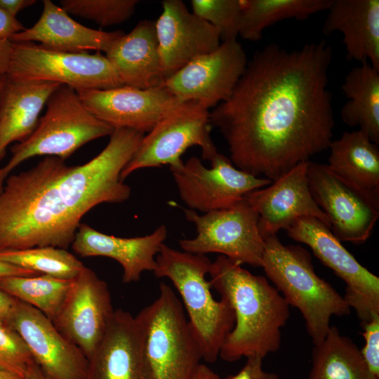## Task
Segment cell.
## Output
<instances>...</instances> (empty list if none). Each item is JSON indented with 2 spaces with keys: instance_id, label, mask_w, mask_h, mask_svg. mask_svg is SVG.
<instances>
[{
  "instance_id": "ba28073f",
  "label": "cell",
  "mask_w": 379,
  "mask_h": 379,
  "mask_svg": "<svg viewBox=\"0 0 379 379\" xmlns=\"http://www.w3.org/2000/svg\"><path fill=\"white\" fill-rule=\"evenodd\" d=\"M6 76L19 81L56 82L77 92L122 86L111 62L99 52L57 51L33 42H12Z\"/></svg>"
},
{
  "instance_id": "60d3db41",
  "label": "cell",
  "mask_w": 379,
  "mask_h": 379,
  "mask_svg": "<svg viewBox=\"0 0 379 379\" xmlns=\"http://www.w3.org/2000/svg\"><path fill=\"white\" fill-rule=\"evenodd\" d=\"M12 42L10 40L0 41V76L6 75L11 60Z\"/></svg>"
},
{
  "instance_id": "8992f818",
  "label": "cell",
  "mask_w": 379,
  "mask_h": 379,
  "mask_svg": "<svg viewBox=\"0 0 379 379\" xmlns=\"http://www.w3.org/2000/svg\"><path fill=\"white\" fill-rule=\"evenodd\" d=\"M46 105L34 131L12 147L9 161L0 168V191L12 171L28 159L46 155L65 160L84 145L114 130L91 114L67 86L57 88Z\"/></svg>"
},
{
  "instance_id": "603a6c76",
  "label": "cell",
  "mask_w": 379,
  "mask_h": 379,
  "mask_svg": "<svg viewBox=\"0 0 379 379\" xmlns=\"http://www.w3.org/2000/svg\"><path fill=\"white\" fill-rule=\"evenodd\" d=\"M122 86L147 89L163 86L155 22L140 21L127 34L116 39L105 52Z\"/></svg>"
},
{
  "instance_id": "ee69618b",
  "label": "cell",
  "mask_w": 379,
  "mask_h": 379,
  "mask_svg": "<svg viewBox=\"0 0 379 379\" xmlns=\"http://www.w3.org/2000/svg\"><path fill=\"white\" fill-rule=\"evenodd\" d=\"M0 379H23L17 374L0 370Z\"/></svg>"
},
{
  "instance_id": "9c48e42d",
  "label": "cell",
  "mask_w": 379,
  "mask_h": 379,
  "mask_svg": "<svg viewBox=\"0 0 379 379\" xmlns=\"http://www.w3.org/2000/svg\"><path fill=\"white\" fill-rule=\"evenodd\" d=\"M197 235L179 241L183 251L217 253L241 265L261 267L265 239L258 227V216L245 197L230 207L199 214L185 208Z\"/></svg>"
},
{
  "instance_id": "4316f807",
  "label": "cell",
  "mask_w": 379,
  "mask_h": 379,
  "mask_svg": "<svg viewBox=\"0 0 379 379\" xmlns=\"http://www.w3.org/2000/svg\"><path fill=\"white\" fill-rule=\"evenodd\" d=\"M342 90L347 98L340 111L343 123L359 126L372 142L379 143V70L366 62L352 68Z\"/></svg>"
},
{
  "instance_id": "44dd1931",
  "label": "cell",
  "mask_w": 379,
  "mask_h": 379,
  "mask_svg": "<svg viewBox=\"0 0 379 379\" xmlns=\"http://www.w3.org/2000/svg\"><path fill=\"white\" fill-rule=\"evenodd\" d=\"M167 236L164 225L145 236L123 238L81 223L72 247L81 257L103 256L115 260L123 268V281L131 283L139 281L144 272L154 270L156 257Z\"/></svg>"
},
{
  "instance_id": "4dcf8cb0",
  "label": "cell",
  "mask_w": 379,
  "mask_h": 379,
  "mask_svg": "<svg viewBox=\"0 0 379 379\" xmlns=\"http://www.w3.org/2000/svg\"><path fill=\"white\" fill-rule=\"evenodd\" d=\"M0 260L39 274L73 279L85 267L66 249L43 246L0 251Z\"/></svg>"
},
{
  "instance_id": "ac0fdd59",
  "label": "cell",
  "mask_w": 379,
  "mask_h": 379,
  "mask_svg": "<svg viewBox=\"0 0 379 379\" xmlns=\"http://www.w3.org/2000/svg\"><path fill=\"white\" fill-rule=\"evenodd\" d=\"M308 161L300 163L268 187L245 197L258 214V227L264 239L305 217L317 218L331 228L328 217L311 194L307 174Z\"/></svg>"
},
{
  "instance_id": "836d02e7",
  "label": "cell",
  "mask_w": 379,
  "mask_h": 379,
  "mask_svg": "<svg viewBox=\"0 0 379 379\" xmlns=\"http://www.w3.org/2000/svg\"><path fill=\"white\" fill-rule=\"evenodd\" d=\"M34 362L20 335L13 328L0 325V370L23 377Z\"/></svg>"
},
{
  "instance_id": "484cf974",
  "label": "cell",
  "mask_w": 379,
  "mask_h": 379,
  "mask_svg": "<svg viewBox=\"0 0 379 379\" xmlns=\"http://www.w3.org/2000/svg\"><path fill=\"white\" fill-rule=\"evenodd\" d=\"M328 149V168L365 194L379 199V149L362 131L345 132Z\"/></svg>"
},
{
  "instance_id": "d6a6232c",
  "label": "cell",
  "mask_w": 379,
  "mask_h": 379,
  "mask_svg": "<svg viewBox=\"0 0 379 379\" xmlns=\"http://www.w3.org/2000/svg\"><path fill=\"white\" fill-rule=\"evenodd\" d=\"M193 13L212 25L222 42L237 40L241 18L240 0H192Z\"/></svg>"
},
{
  "instance_id": "7bdbcfd3",
  "label": "cell",
  "mask_w": 379,
  "mask_h": 379,
  "mask_svg": "<svg viewBox=\"0 0 379 379\" xmlns=\"http://www.w3.org/2000/svg\"><path fill=\"white\" fill-rule=\"evenodd\" d=\"M23 379H48L37 364L34 362L27 369Z\"/></svg>"
},
{
  "instance_id": "d4e9b609",
  "label": "cell",
  "mask_w": 379,
  "mask_h": 379,
  "mask_svg": "<svg viewBox=\"0 0 379 379\" xmlns=\"http://www.w3.org/2000/svg\"><path fill=\"white\" fill-rule=\"evenodd\" d=\"M62 84L19 81L4 76L0 90V161L12 142H22L36 128L51 95Z\"/></svg>"
},
{
  "instance_id": "52a82bcc",
  "label": "cell",
  "mask_w": 379,
  "mask_h": 379,
  "mask_svg": "<svg viewBox=\"0 0 379 379\" xmlns=\"http://www.w3.org/2000/svg\"><path fill=\"white\" fill-rule=\"evenodd\" d=\"M138 315L145 328V353L153 379H190L202 354L171 287L161 282L158 297Z\"/></svg>"
},
{
  "instance_id": "f1b7e54d",
  "label": "cell",
  "mask_w": 379,
  "mask_h": 379,
  "mask_svg": "<svg viewBox=\"0 0 379 379\" xmlns=\"http://www.w3.org/2000/svg\"><path fill=\"white\" fill-rule=\"evenodd\" d=\"M332 0H240L241 18L238 35L258 41L263 31L283 20L307 19L327 11Z\"/></svg>"
},
{
  "instance_id": "b9f144b4",
  "label": "cell",
  "mask_w": 379,
  "mask_h": 379,
  "mask_svg": "<svg viewBox=\"0 0 379 379\" xmlns=\"http://www.w3.org/2000/svg\"><path fill=\"white\" fill-rule=\"evenodd\" d=\"M190 379H220L212 369L204 364H199L193 372Z\"/></svg>"
},
{
  "instance_id": "1f68e13d",
  "label": "cell",
  "mask_w": 379,
  "mask_h": 379,
  "mask_svg": "<svg viewBox=\"0 0 379 379\" xmlns=\"http://www.w3.org/2000/svg\"><path fill=\"white\" fill-rule=\"evenodd\" d=\"M138 0H62V8L74 15L93 20L102 27L128 20Z\"/></svg>"
},
{
  "instance_id": "cb8c5ba5",
  "label": "cell",
  "mask_w": 379,
  "mask_h": 379,
  "mask_svg": "<svg viewBox=\"0 0 379 379\" xmlns=\"http://www.w3.org/2000/svg\"><path fill=\"white\" fill-rule=\"evenodd\" d=\"M324 34L343 36L347 58L379 70V0H332Z\"/></svg>"
},
{
  "instance_id": "7a4b0ae2",
  "label": "cell",
  "mask_w": 379,
  "mask_h": 379,
  "mask_svg": "<svg viewBox=\"0 0 379 379\" xmlns=\"http://www.w3.org/2000/svg\"><path fill=\"white\" fill-rule=\"evenodd\" d=\"M144 135L115 128L107 146L84 164L69 166L46 157L32 168L10 175L0 191V251L67 249L90 210L130 197L131 187L121 173Z\"/></svg>"
},
{
  "instance_id": "2e32d148",
  "label": "cell",
  "mask_w": 379,
  "mask_h": 379,
  "mask_svg": "<svg viewBox=\"0 0 379 379\" xmlns=\"http://www.w3.org/2000/svg\"><path fill=\"white\" fill-rule=\"evenodd\" d=\"M11 328L22 338L48 379H86V357L39 310L16 299Z\"/></svg>"
},
{
  "instance_id": "5b68a950",
  "label": "cell",
  "mask_w": 379,
  "mask_h": 379,
  "mask_svg": "<svg viewBox=\"0 0 379 379\" xmlns=\"http://www.w3.org/2000/svg\"><path fill=\"white\" fill-rule=\"evenodd\" d=\"M211 261L203 254L172 248L164 244L156 257L153 272L171 280L179 293L188 323L208 363L215 362L234 325V311L228 301L215 300L206 276Z\"/></svg>"
},
{
  "instance_id": "e575fe53",
  "label": "cell",
  "mask_w": 379,
  "mask_h": 379,
  "mask_svg": "<svg viewBox=\"0 0 379 379\" xmlns=\"http://www.w3.org/2000/svg\"><path fill=\"white\" fill-rule=\"evenodd\" d=\"M361 326L364 339L361 354L371 371L379 378V316Z\"/></svg>"
},
{
  "instance_id": "f6af8a7d",
  "label": "cell",
  "mask_w": 379,
  "mask_h": 379,
  "mask_svg": "<svg viewBox=\"0 0 379 379\" xmlns=\"http://www.w3.org/2000/svg\"><path fill=\"white\" fill-rule=\"evenodd\" d=\"M4 76H0V90H1V84H2Z\"/></svg>"
},
{
  "instance_id": "7402d4cb",
  "label": "cell",
  "mask_w": 379,
  "mask_h": 379,
  "mask_svg": "<svg viewBox=\"0 0 379 379\" xmlns=\"http://www.w3.org/2000/svg\"><path fill=\"white\" fill-rule=\"evenodd\" d=\"M122 31L104 32L88 28L69 17L68 13L50 0L43 1L38 21L30 28L15 34L12 42H40L51 50L79 53L91 50L104 51L124 35Z\"/></svg>"
},
{
  "instance_id": "8fae6325",
  "label": "cell",
  "mask_w": 379,
  "mask_h": 379,
  "mask_svg": "<svg viewBox=\"0 0 379 379\" xmlns=\"http://www.w3.org/2000/svg\"><path fill=\"white\" fill-rule=\"evenodd\" d=\"M289 237L307 245L316 257L345 283L344 299L361 324L379 316V278L343 246L331 228L312 217L302 218L286 230Z\"/></svg>"
},
{
  "instance_id": "ab89813d",
  "label": "cell",
  "mask_w": 379,
  "mask_h": 379,
  "mask_svg": "<svg viewBox=\"0 0 379 379\" xmlns=\"http://www.w3.org/2000/svg\"><path fill=\"white\" fill-rule=\"evenodd\" d=\"M35 3V0H0V7L15 17L20 11Z\"/></svg>"
},
{
  "instance_id": "8d00e7d4",
  "label": "cell",
  "mask_w": 379,
  "mask_h": 379,
  "mask_svg": "<svg viewBox=\"0 0 379 379\" xmlns=\"http://www.w3.org/2000/svg\"><path fill=\"white\" fill-rule=\"evenodd\" d=\"M26 28L15 17L0 7V41L10 39Z\"/></svg>"
},
{
  "instance_id": "d590c367",
  "label": "cell",
  "mask_w": 379,
  "mask_h": 379,
  "mask_svg": "<svg viewBox=\"0 0 379 379\" xmlns=\"http://www.w3.org/2000/svg\"><path fill=\"white\" fill-rule=\"evenodd\" d=\"M263 359L257 354L247 357L244 366L237 373L228 375L224 379H278L279 376L276 373L263 370Z\"/></svg>"
},
{
  "instance_id": "f35d334b",
  "label": "cell",
  "mask_w": 379,
  "mask_h": 379,
  "mask_svg": "<svg viewBox=\"0 0 379 379\" xmlns=\"http://www.w3.org/2000/svg\"><path fill=\"white\" fill-rule=\"evenodd\" d=\"M39 274L0 260V279L13 276H34Z\"/></svg>"
},
{
  "instance_id": "9a60e30c",
  "label": "cell",
  "mask_w": 379,
  "mask_h": 379,
  "mask_svg": "<svg viewBox=\"0 0 379 379\" xmlns=\"http://www.w3.org/2000/svg\"><path fill=\"white\" fill-rule=\"evenodd\" d=\"M114 312L107 283L85 266L73 279L53 323L88 360L105 334Z\"/></svg>"
},
{
  "instance_id": "277c9868",
  "label": "cell",
  "mask_w": 379,
  "mask_h": 379,
  "mask_svg": "<svg viewBox=\"0 0 379 379\" xmlns=\"http://www.w3.org/2000/svg\"><path fill=\"white\" fill-rule=\"evenodd\" d=\"M261 267L288 305L300 312L314 345L326 335L333 316L350 314L344 297L317 274L301 246L285 245L277 234L265 238Z\"/></svg>"
},
{
  "instance_id": "3957f363",
  "label": "cell",
  "mask_w": 379,
  "mask_h": 379,
  "mask_svg": "<svg viewBox=\"0 0 379 379\" xmlns=\"http://www.w3.org/2000/svg\"><path fill=\"white\" fill-rule=\"evenodd\" d=\"M241 265L219 255L208 272L211 288L228 301L234 314V327L219 355L228 362L254 354L264 358L277 351L290 316V306L268 279Z\"/></svg>"
},
{
  "instance_id": "5bb4252c",
  "label": "cell",
  "mask_w": 379,
  "mask_h": 379,
  "mask_svg": "<svg viewBox=\"0 0 379 379\" xmlns=\"http://www.w3.org/2000/svg\"><path fill=\"white\" fill-rule=\"evenodd\" d=\"M248 61L237 40L224 41L167 78L164 86L180 102L194 101L208 109L231 95Z\"/></svg>"
},
{
  "instance_id": "6da1fadb",
  "label": "cell",
  "mask_w": 379,
  "mask_h": 379,
  "mask_svg": "<svg viewBox=\"0 0 379 379\" xmlns=\"http://www.w3.org/2000/svg\"><path fill=\"white\" fill-rule=\"evenodd\" d=\"M332 58L324 40L293 50L273 43L253 55L231 95L209 115L234 166L273 181L328 149Z\"/></svg>"
},
{
  "instance_id": "30bf717a",
  "label": "cell",
  "mask_w": 379,
  "mask_h": 379,
  "mask_svg": "<svg viewBox=\"0 0 379 379\" xmlns=\"http://www.w3.org/2000/svg\"><path fill=\"white\" fill-rule=\"evenodd\" d=\"M210 112L194 101L180 103L145 135L137 151L123 169V180L137 170L168 165L180 166L181 156L190 147L201 149L204 159L218 152L211 135Z\"/></svg>"
},
{
  "instance_id": "4fadbf2b",
  "label": "cell",
  "mask_w": 379,
  "mask_h": 379,
  "mask_svg": "<svg viewBox=\"0 0 379 379\" xmlns=\"http://www.w3.org/2000/svg\"><path fill=\"white\" fill-rule=\"evenodd\" d=\"M307 174L311 194L336 238L357 244L365 242L379 218V199L347 182L326 164L309 161Z\"/></svg>"
},
{
  "instance_id": "83f0119b",
  "label": "cell",
  "mask_w": 379,
  "mask_h": 379,
  "mask_svg": "<svg viewBox=\"0 0 379 379\" xmlns=\"http://www.w3.org/2000/svg\"><path fill=\"white\" fill-rule=\"evenodd\" d=\"M308 379H379L369 369L360 349L338 328L331 326L314 345Z\"/></svg>"
},
{
  "instance_id": "74e56055",
  "label": "cell",
  "mask_w": 379,
  "mask_h": 379,
  "mask_svg": "<svg viewBox=\"0 0 379 379\" xmlns=\"http://www.w3.org/2000/svg\"><path fill=\"white\" fill-rule=\"evenodd\" d=\"M16 299L0 288V325L11 328Z\"/></svg>"
},
{
  "instance_id": "ffe728a7",
  "label": "cell",
  "mask_w": 379,
  "mask_h": 379,
  "mask_svg": "<svg viewBox=\"0 0 379 379\" xmlns=\"http://www.w3.org/2000/svg\"><path fill=\"white\" fill-rule=\"evenodd\" d=\"M155 22L158 51L166 79L198 56L220 44L218 31L209 22L190 13L181 0H165Z\"/></svg>"
},
{
  "instance_id": "f546056e",
  "label": "cell",
  "mask_w": 379,
  "mask_h": 379,
  "mask_svg": "<svg viewBox=\"0 0 379 379\" xmlns=\"http://www.w3.org/2000/svg\"><path fill=\"white\" fill-rule=\"evenodd\" d=\"M73 279L46 274L13 276L1 278L0 288L36 308L53 322L69 293Z\"/></svg>"
},
{
  "instance_id": "e0dca14e",
  "label": "cell",
  "mask_w": 379,
  "mask_h": 379,
  "mask_svg": "<svg viewBox=\"0 0 379 379\" xmlns=\"http://www.w3.org/2000/svg\"><path fill=\"white\" fill-rule=\"evenodd\" d=\"M84 106L114 129L148 133L180 102L164 85L139 89L122 86L77 92Z\"/></svg>"
},
{
  "instance_id": "d6986e66",
  "label": "cell",
  "mask_w": 379,
  "mask_h": 379,
  "mask_svg": "<svg viewBox=\"0 0 379 379\" xmlns=\"http://www.w3.org/2000/svg\"><path fill=\"white\" fill-rule=\"evenodd\" d=\"M140 317L117 310L100 343L88 359L86 379H153Z\"/></svg>"
},
{
  "instance_id": "7c38bea8",
  "label": "cell",
  "mask_w": 379,
  "mask_h": 379,
  "mask_svg": "<svg viewBox=\"0 0 379 379\" xmlns=\"http://www.w3.org/2000/svg\"><path fill=\"white\" fill-rule=\"evenodd\" d=\"M206 167L195 157L170 168L182 201L189 209L206 213L225 208L272 180L246 173L218 152Z\"/></svg>"
}]
</instances>
